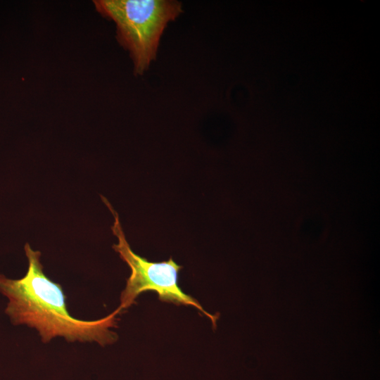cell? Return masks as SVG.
<instances>
[{
    "instance_id": "6da1fadb",
    "label": "cell",
    "mask_w": 380,
    "mask_h": 380,
    "mask_svg": "<svg viewBox=\"0 0 380 380\" xmlns=\"http://www.w3.org/2000/svg\"><path fill=\"white\" fill-rule=\"evenodd\" d=\"M28 260L25 275L11 279L0 274V292L8 303L6 313L15 324H26L36 329L43 343L61 336L68 341H95L101 346L114 343L118 335L110 330L117 324L118 307L112 313L96 320H81L68 311L61 284L53 282L43 271L41 253L25 245Z\"/></svg>"
},
{
    "instance_id": "7a4b0ae2",
    "label": "cell",
    "mask_w": 380,
    "mask_h": 380,
    "mask_svg": "<svg viewBox=\"0 0 380 380\" xmlns=\"http://www.w3.org/2000/svg\"><path fill=\"white\" fill-rule=\"evenodd\" d=\"M96 10L113 20L118 42L129 51L134 71L141 75L156 59L160 37L170 21L182 12V4L170 0H96Z\"/></svg>"
},
{
    "instance_id": "3957f363",
    "label": "cell",
    "mask_w": 380,
    "mask_h": 380,
    "mask_svg": "<svg viewBox=\"0 0 380 380\" xmlns=\"http://www.w3.org/2000/svg\"><path fill=\"white\" fill-rule=\"evenodd\" d=\"M101 198L114 217L111 229L117 236L118 243L114 244L113 248L131 270L126 286L121 293L119 308L122 310L127 309L135 303L136 298L141 293L153 291L163 301L195 307L206 315L212 321L213 327H216L219 315H211L206 312L195 298L185 293L179 287L178 275L182 266L172 258L156 262H150L136 254L126 239L118 213L105 197L101 196Z\"/></svg>"
}]
</instances>
